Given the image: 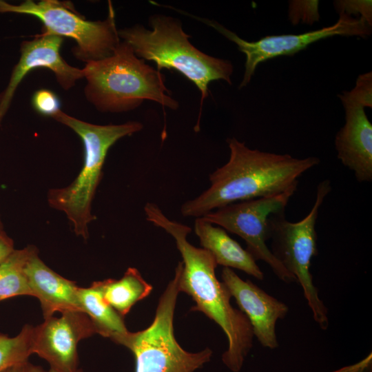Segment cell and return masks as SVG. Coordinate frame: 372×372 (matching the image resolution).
Instances as JSON below:
<instances>
[{"label":"cell","instance_id":"obj_4","mask_svg":"<svg viewBox=\"0 0 372 372\" xmlns=\"http://www.w3.org/2000/svg\"><path fill=\"white\" fill-rule=\"evenodd\" d=\"M149 22L152 30L137 24L118 30L119 38L131 46L137 57L154 61L157 70H175L195 84L201 93L199 120L209 84L218 80L231 84V63L194 47L176 19L157 14L152 15Z\"/></svg>","mask_w":372,"mask_h":372},{"label":"cell","instance_id":"obj_18","mask_svg":"<svg viewBox=\"0 0 372 372\" xmlns=\"http://www.w3.org/2000/svg\"><path fill=\"white\" fill-rule=\"evenodd\" d=\"M96 282L105 301L122 317L152 290V286L134 267L128 268L118 280L106 279Z\"/></svg>","mask_w":372,"mask_h":372},{"label":"cell","instance_id":"obj_9","mask_svg":"<svg viewBox=\"0 0 372 372\" xmlns=\"http://www.w3.org/2000/svg\"><path fill=\"white\" fill-rule=\"evenodd\" d=\"M297 187L273 196L237 202L210 211L202 218L242 238L246 250L256 260L265 262L275 275L286 283L296 282L274 256L267 245L269 240V218L272 214L285 212Z\"/></svg>","mask_w":372,"mask_h":372},{"label":"cell","instance_id":"obj_14","mask_svg":"<svg viewBox=\"0 0 372 372\" xmlns=\"http://www.w3.org/2000/svg\"><path fill=\"white\" fill-rule=\"evenodd\" d=\"M345 110V123L335 138L338 158L359 182L372 180V125L364 107L338 95Z\"/></svg>","mask_w":372,"mask_h":372},{"label":"cell","instance_id":"obj_13","mask_svg":"<svg viewBox=\"0 0 372 372\" xmlns=\"http://www.w3.org/2000/svg\"><path fill=\"white\" fill-rule=\"evenodd\" d=\"M221 278L240 310L248 318L254 336L262 347L271 349L277 348L276 323L286 317L288 306L249 280L241 279L232 269L224 267Z\"/></svg>","mask_w":372,"mask_h":372},{"label":"cell","instance_id":"obj_19","mask_svg":"<svg viewBox=\"0 0 372 372\" xmlns=\"http://www.w3.org/2000/svg\"><path fill=\"white\" fill-rule=\"evenodd\" d=\"M37 250L32 245L14 249L0 263V302L19 296H32L25 274V266Z\"/></svg>","mask_w":372,"mask_h":372},{"label":"cell","instance_id":"obj_26","mask_svg":"<svg viewBox=\"0 0 372 372\" xmlns=\"http://www.w3.org/2000/svg\"><path fill=\"white\" fill-rule=\"evenodd\" d=\"M46 372H62V371L56 370V369H53V368H50V369ZM79 372H83V371H82V370H81Z\"/></svg>","mask_w":372,"mask_h":372},{"label":"cell","instance_id":"obj_12","mask_svg":"<svg viewBox=\"0 0 372 372\" xmlns=\"http://www.w3.org/2000/svg\"><path fill=\"white\" fill-rule=\"evenodd\" d=\"M63 41V38L61 37L41 34L32 40L21 43L19 60L12 70L7 87L0 93V123L9 108L17 87L34 69L43 68L50 70L60 86L65 90L84 78L83 68L71 66L61 56Z\"/></svg>","mask_w":372,"mask_h":372},{"label":"cell","instance_id":"obj_17","mask_svg":"<svg viewBox=\"0 0 372 372\" xmlns=\"http://www.w3.org/2000/svg\"><path fill=\"white\" fill-rule=\"evenodd\" d=\"M78 300L81 310L91 319L98 334L116 343L129 331L123 317L104 299L96 281L89 287H79Z\"/></svg>","mask_w":372,"mask_h":372},{"label":"cell","instance_id":"obj_6","mask_svg":"<svg viewBox=\"0 0 372 372\" xmlns=\"http://www.w3.org/2000/svg\"><path fill=\"white\" fill-rule=\"evenodd\" d=\"M180 262L161 295L152 323L145 329L128 331L116 342L132 351L135 372H194L210 360L212 351L184 350L174 333V316L179 291Z\"/></svg>","mask_w":372,"mask_h":372},{"label":"cell","instance_id":"obj_5","mask_svg":"<svg viewBox=\"0 0 372 372\" xmlns=\"http://www.w3.org/2000/svg\"><path fill=\"white\" fill-rule=\"evenodd\" d=\"M72 130L82 140L84 162L76 178L68 186L48 191L49 205L65 214L76 236L86 240L88 225L96 219L92 203L103 176V167L110 148L119 139L141 131L138 121L118 125H96L72 116L61 110L51 116Z\"/></svg>","mask_w":372,"mask_h":372},{"label":"cell","instance_id":"obj_1","mask_svg":"<svg viewBox=\"0 0 372 372\" xmlns=\"http://www.w3.org/2000/svg\"><path fill=\"white\" fill-rule=\"evenodd\" d=\"M147 221L161 228L175 240L183 261L180 262L179 291L189 295L196 303L191 311H201L214 321L228 340L223 353V363L233 372L240 371L252 347L254 334L247 316L230 303L228 289L216 276L217 263L207 250L198 248L187 240L192 229L167 217L155 203L144 207Z\"/></svg>","mask_w":372,"mask_h":372},{"label":"cell","instance_id":"obj_2","mask_svg":"<svg viewBox=\"0 0 372 372\" xmlns=\"http://www.w3.org/2000/svg\"><path fill=\"white\" fill-rule=\"evenodd\" d=\"M228 161L209 176L210 186L180 207L185 217H202L227 205L273 196L297 187L298 178L320 159L252 149L236 138L227 139Z\"/></svg>","mask_w":372,"mask_h":372},{"label":"cell","instance_id":"obj_10","mask_svg":"<svg viewBox=\"0 0 372 372\" xmlns=\"http://www.w3.org/2000/svg\"><path fill=\"white\" fill-rule=\"evenodd\" d=\"M214 28L238 46L245 54V70L240 88L246 86L260 63L279 56L292 55L319 40L335 35L366 37L371 34V26L362 18H353L339 14L338 21L333 25L299 34H281L265 37L256 41H247L215 21L203 19L187 13Z\"/></svg>","mask_w":372,"mask_h":372},{"label":"cell","instance_id":"obj_22","mask_svg":"<svg viewBox=\"0 0 372 372\" xmlns=\"http://www.w3.org/2000/svg\"><path fill=\"white\" fill-rule=\"evenodd\" d=\"M334 6L339 14L348 16L355 14L362 18L371 27L372 1H335Z\"/></svg>","mask_w":372,"mask_h":372},{"label":"cell","instance_id":"obj_11","mask_svg":"<svg viewBox=\"0 0 372 372\" xmlns=\"http://www.w3.org/2000/svg\"><path fill=\"white\" fill-rule=\"evenodd\" d=\"M97 333L89 316L71 310L50 317L34 327L33 353L46 360L50 368L62 372H79L78 343Z\"/></svg>","mask_w":372,"mask_h":372},{"label":"cell","instance_id":"obj_23","mask_svg":"<svg viewBox=\"0 0 372 372\" xmlns=\"http://www.w3.org/2000/svg\"><path fill=\"white\" fill-rule=\"evenodd\" d=\"M32 103L35 110L41 114L52 116L60 110V101L56 94L51 90L41 89L36 91Z\"/></svg>","mask_w":372,"mask_h":372},{"label":"cell","instance_id":"obj_25","mask_svg":"<svg viewBox=\"0 0 372 372\" xmlns=\"http://www.w3.org/2000/svg\"><path fill=\"white\" fill-rule=\"evenodd\" d=\"M1 372H46L41 366L28 360L12 365Z\"/></svg>","mask_w":372,"mask_h":372},{"label":"cell","instance_id":"obj_24","mask_svg":"<svg viewBox=\"0 0 372 372\" xmlns=\"http://www.w3.org/2000/svg\"><path fill=\"white\" fill-rule=\"evenodd\" d=\"M14 242L3 230L0 231V263H1L13 251Z\"/></svg>","mask_w":372,"mask_h":372},{"label":"cell","instance_id":"obj_20","mask_svg":"<svg viewBox=\"0 0 372 372\" xmlns=\"http://www.w3.org/2000/svg\"><path fill=\"white\" fill-rule=\"evenodd\" d=\"M34 327L25 324L14 337L0 333V372L6 368L28 360L33 354Z\"/></svg>","mask_w":372,"mask_h":372},{"label":"cell","instance_id":"obj_27","mask_svg":"<svg viewBox=\"0 0 372 372\" xmlns=\"http://www.w3.org/2000/svg\"><path fill=\"white\" fill-rule=\"evenodd\" d=\"M3 229H2V225H1V220H0V231H2Z\"/></svg>","mask_w":372,"mask_h":372},{"label":"cell","instance_id":"obj_8","mask_svg":"<svg viewBox=\"0 0 372 372\" xmlns=\"http://www.w3.org/2000/svg\"><path fill=\"white\" fill-rule=\"evenodd\" d=\"M6 12L37 17L43 25L41 34L73 39L76 45L72 54L85 63L110 56L121 42L110 1L108 15L103 21L86 20L68 3L57 0H26L19 5L0 0V13Z\"/></svg>","mask_w":372,"mask_h":372},{"label":"cell","instance_id":"obj_15","mask_svg":"<svg viewBox=\"0 0 372 372\" xmlns=\"http://www.w3.org/2000/svg\"><path fill=\"white\" fill-rule=\"evenodd\" d=\"M25 274L32 296L39 299L44 319L55 312L81 310L78 300L79 287L48 267L35 251L30 257Z\"/></svg>","mask_w":372,"mask_h":372},{"label":"cell","instance_id":"obj_16","mask_svg":"<svg viewBox=\"0 0 372 372\" xmlns=\"http://www.w3.org/2000/svg\"><path fill=\"white\" fill-rule=\"evenodd\" d=\"M194 229L202 248L211 254L217 265L236 269L260 280H263L264 274L251 255L224 229L214 226L202 217L196 218Z\"/></svg>","mask_w":372,"mask_h":372},{"label":"cell","instance_id":"obj_7","mask_svg":"<svg viewBox=\"0 0 372 372\" xmlns=\"http://www.w3.org/2000/svg\"><path fill=\"white\" fill-rule=\"evenodd\" d=\"M331 189L329 180L320 183L314 205L309 213L298 222L287 220L285 212L272 214L268 220L272 254L295 276L303 290L314 320L323 330L329 327L328 311L313 282L310 267L312 258L318 254L316 225L319 210Z\"/></svg>","mask_w":372,"mask_h":372},{"label":"cell","instance_id":"obj_21","mask_svg":"<svg viewBox=\"0 0 372 372\" xmlns=\"http://www.w3.org/2000/svg\"><path fill=\"white\" fill-rule=\"evenodd\" d=\"M341 95L364 107H372L371 72L360 74L357 79L355 87L349 92H343Z\"/></svg>","mask_w":372,"mask_h":372},{"label":"cell","instance_id":"obj_3","mask_svg":"<svg viewBox=\"0 0 372 372\" xmlns=\"http://www.w3.org/2000/svg\"><path fill=\"white\" fill-rule=\"evenodd\" d=\"M83 70L85 98L99 112H128L145 100L172 110L178 107L165 86V75L137 57L125 41L110 56L87 62Z\"/></svg>","mask_w":372,"mask_h":372}]
</instances>
